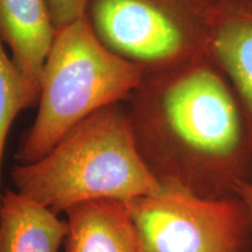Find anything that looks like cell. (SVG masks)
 <instances>
[{"instance_id":"12","label":"cell","mask_w":252,"mask_h":252,"mask_svg":"<svg viewBox=\"0 0 252 252\" xmlns=\"http://www.w3.org/2000/svg\"><path fill=\"white\" fill-rule=\"evenodd\" d=\"M237 195L243 200V202L247 204L249 212H250L252 216V184H245L242 185L241 187L238 188ZM251 252H252V247H251Z\"/></svg>"},{"instance_id":"1","label":"cell","mask_w":252,"mask_h":252,"mask_svg":"<svg viewBox=\"0 0 252 252\" xmlns=\"http://www.w3.org/2000/svg\"><path fill=\"white\" fill-rule=\"evenodd\" d=\"M137 151L161 187L202 198L252 184V131L210 55L145 72L126 102Z\"/></svg>"},{"instance_id":"3","label":"cell","mask_w":252,"mask_h":252,"mask_svg":"<svg viewBox=\"0 0 252 252\" xmlns=\"http://www.w3.org/2000/svg\"><path fill=\"white\" fill-rule=\"evenodd\" d=\"M144 75L143 68L104 45L86 14L60 28L42 71L36 117L19 141L18 163L45 157L94 112L127 102Z\"/></svg>"},{"instance_id":"4","label":"cell","mask_w":252,"mask_h":252,"mask_svg":"<svg viewBox=\"0 0 252 252\" xmlns=\"http://www.w3.org/2000/svg\"><path fill=\"white\" fill-rule=\"evenodd\" d=\"M219 0H88L98 39L145 72L209 55Z\"/></svg>"},{"instance_id":"11","label":"cell","mask_w":252,"mask_h":252,"mask_svg":"<svg viewBox=\"0 0 252 252\" xmlns=\"http://www.w3.org/2000/svg\"><path fill=\"white\" fill-rule=\"evenodd\" d=\"M56 30L74 23L86 14L88 0H49Z\"/></svg>"},{"instance_id":"10","label":"cell","mask_w":252,"mask_h":252,"mask_svg":"<svg viewBox=\"0 0 252 252\" xmlns=\"http://www.w3.org/2000/svg\"><path fill=\"white\" fill-rule=\"evenodd\" d=\"M39 99L40 94L24 80L0 41V208L4 190L1 187V165L9 128L19 113L33 108Z\"/></svg>"},{"instance_id":"2","label":"cell","mask_w":252,"mask_h":252,"mask_svg":"<svg viewBox=\"0 0 252 252\" xmlns=\"http://www.w3.org/2000/svg\"><path fill=\"white\" fill-rule=\"evenodd\" d=\"M9 176L15 190L58 215L86 201L126 202L161 189L138 153L124 103L94 112L45 157L14 165Z\"/></svg>"},{"instance_id":"8","label":"cell","mask_w":252,"mask_h":252,"mask_svg":"<svg viewBox=\"0 0 252 252\" xmlns=\"http://www.w3.org/2000/svg\"><path fill=\"white\" fill-rule=\"evenodd\" d=\"M64 252H143L125 202L93 200L65 210Z\"/></svg>"},{"instance_id":"9","label":"cell","mask_w":252,"mask_h":252,"mask_svg":"<svg viewBox=\"0 0 252 252\" xmlns=\"http://www.w3.org/2000/svg\"><path fill=\"white\" fill-rule=\"evenodd\" d=\"M68 222L27 195L2 190L0 252H59Z\"/></svg>"},{"instance_id":"7","label":"cell","mask_w":252,"mask_h":252,"mask_svg":"<svg viewBox=\"0 0 252 252\" xmlns=\"http://www.w3.org/2000/svg\"><path fill=\"white\" fill-rule=\"evenodd\" d=\"M209 55L234 88L252 131V0H219Z\"/></svg>"},{"instance_id":"5","label":"cell","mask_w":252,"mask_h":252,"mask_svg":"<svg viewBox=\"0 0 252 252\" xmlns=\"http://www.w3.org/2000/svg\"><path fill=\"white\" fill-rule=\"evenodd\" d=\"M125 204L143 252H251L252 216L239 196L212 200L161 187Z\"/></svg>"},{"instance_id":"6","label":"cell","mask_w":252,"mask_h":252,"mask_svg":"<svg viewBox=\"0 0 252 252\" xmlns=\"http://www.w3.org/2000/svg\"><path fill=\"white\" fill-rule=\"evenodd\" d=\"M56 32L49 0H0V41L11 50L24 80L39 94Z\"/></svg>"}]
</instances>
